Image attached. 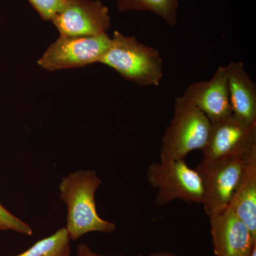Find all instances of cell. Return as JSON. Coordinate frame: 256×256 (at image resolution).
I'll return each mask as SVG.
<instances>
[{"mask_svg": "<svg viewBox=\"0 0 256 256\" xmlns=\"http://www.w3.org/2000/svg\"><path fill=\"white\" fill-rule=\"evenodd\" d=\"M102 181L95 171L78 170L70 173L60 184V198L68 208L66 229L70 240L90 232L110 233L116 224L102 220L96 210L95 195Z\"/></svg>", "mask_w": 256, "mask_h": 256, "instance_id": "1", "label": "cell"}, {"mask_svg": "<svg viewBox=\"0 0 256 256\" xmlns=\"http://www.w3.org/2000/svg\"><path fill=\"white\" fill-rule=\"evenodd\" d=\"M100 63L124 78L142 86H158L164 76L163 60L159 50L114 31L110 45Z\"/></svg>", "mask_w": 256, "mask_h": 256, "instance_id": "2", "label": "cell"}, {"mask_svg": "<svg viewBox=\"0 0 256 256\" xmlns=\"http://www.w3.org/2000/svg\"><path fill=\"white\" fill-rule=\"evenodd\" d=\"M210 128V120L202 111L182 96L176 98L174 117L162 139L160 161L184 160L192 151L202 150Z\"/></svg>", "mask_w": 256, "mask_h": 256, "instance_id": "3", "label": "cell"}, {"mask_svg": "<svg viewBox=\"0 0 256 256\" xmlns=\"http://www.w3.org/2000/svg\"><path fill=\"white\" fill-rule=\"evenodd\" d=\"M146 180L158 190L156 204L164 206L176 200L202 204L204 196L201 176L184 160H164L148 168Z\"/></svg>", "mask_w": 256, "mask_h": 256, "instance_id": "4", "label": "cell"}, {"mask_svg": "<svg viewBox=\"0 0 256 256\" xmlns=\"http://www.w3.org/2000/svg\"><path fill=\"white\" fill-rule=\"evenodd\" d=\"M256 153L246 156H234L214 161H202L197 165L204 188L202 204L208 218L228 206L234 192L247 163Z\"/></svg>", "mask_w": 256, "mask_h": 256, "instance_id": "5", "label": "cell"}, {"mask_svg": "<svg viewBox=\"0 0 256 256\" xmlns=\"http://www.w3.org/2000/svg\"><path fill=\"white\" fill-rule=\"evenodd\" d=\"M107 33L92 36L58 37L37 64L50 72L100 63L110 45Z\"/></svg>", "mask_w": 256, "mask_h": 256, "instance_id": "6", "label": "cell"}, {"mask_svg": "<svg viewBox=\"0 0 256 256\" xmlns=\"http://www.w3.org/2000/svg\"><path fill=\"white\" fill-rule=\"evenodd\" d=\"M202 151V161L205 162L252 156L256 153V124H247L233 114L212 122Z\"/></svg>", "mask_w": 256, "mask_h": 256, "instance_id": "7", "label": "cell"}, {"mask_svg": "<svg viewBox=\"0 0 256 256\" xmlns=\"http://www.w3.org/2000/svg\"><path fill=\"white\" fill-rule=\"evenodd\" d=\"M52 22L66 37L97 36L111 25L108 8L99 0H65Z\"/></svg>", "mask_w": 256, "mask_h": 256, "instance_id": "8", "label": "cell"}, {"mask_svg": "<svg viewBox=\"0 0 256 256\" xmlns=\"http://www.w3.org/2000/svg\"><path fill=\"white\" fill-rule=\"evenodd\" d=\"M210 220L216 256H250L256 245V238L228 206L212 216Z\"/></svg>", "mask_w": 256, "mask_h": 256, "instance_id": "9", "label": "cell"}, {"mask_svg": "<svg viewBox=\"0 0 256 256\" xmlns=\"http://www.w3.org/2000/svg\"><path fill=\"white\" fill-rule=\"evenodd\" d=\"M182 97L202 111L210 122L228 117L232 111L226 66L218 67L210 80L192 84L184 92Z\"/></svg>", "mask_w": 256, "mask_h": 256, "instance_id": "10", "label": "cell"}, {"mask_svg": "<svg viewBox=\"0 0 256 256\" xmlns=\"http://www.w3.org/2000/svg\"><path fill=\"white\" fill-rule=\"evenodd\" d=\"M232 114L249 124H256V85L242 62L226 66Z\"/></svg>", "mask_w": 256, "mask_h": 256, "instance_id": "11", "label": "cell"}, {"mask_svg": "<svg viewBox=\"0 0 256 256\" xmlns=\"http://www.w3.org/2000/svg\"><path fill=\"white\" fill-rule=\"evenodd\" d=\"M228 206L256 238V156L247 163Z\"/></svg>", "mask_w": 256, "mask_h": 256, "instance_id": "12", "label": "cell"}, {"mask_svg": "<svg viewBox=\"0 0 256 256\" xmlns=\"http://www.w3.org/2000/svg\"><path fill=\"white\" fill-rule=\"evenodd\" d=\"M178 0H118V10L120 12L144 11L154 13L172 26L178 22Z\"/></svg>", "mask_w": 256, "mask_h": 256, "instance_id": "13", "label": "cell"}, {"mask_svg": "<svg viewBox=\"0 0 256 256\" xmlns=\"http://www.w3.org/2000/svg\"><path fill=\"white\" fill-rule=\"evenodd\" d=\"M70 240L66 229L62 228L15 256H70Z\"/></svg>", "mask_w": 256, "mask_h": 256, "instance_id": "14", "label": "cell"}, {"mask_svg": "<svg viewBox=\"0 0 256 256\" xmlns=\"http://www.w3.org/2000/svg\"><path fill=\"white\" fill-rule=\"evenodd\" d=\"M12 230L18 234L32 236L33 230L28 224L10 213L0 204V230Z\"/></svg>", "mask_w": 256, "mask_h": 256, "instance_id": "15", "label": "cell"}, {"mask_svg": "<svg viewBox=\"0 0 256 256\" xmlns=\"http://www.w3.org/2000/svg\"><path fill=\"white\" fill-rule=\"evenodd\" d=\"M42 20L52 21L60 11L65 0H28Z\"/></svg>", "mask_w": 256, "mask_h": 256, "instance_id": "16", "label": "cell"}, {"mask_svg": "<svg viewBox=\"0 0 256 256\" xmlns=\"http://www.w3.org/2000/svg\"><path fill=\"white\" fill-rule=\"evenodd\" d=\"M76 256H101L96 254L92 252L90 248L86 244H79L77 248Z\"/></svg>", "mask_w": 256, "mask_h": 256, "instance_id": "17", "label": "cell"}, {"mask_svg": "<svg viewBox=\"0 0 256 256\" xmlns=\"http://www.w3.org/2000/svg\"><path fill=\"white\" fill-rule=\"evenodd\" d=\"M138 256H176L173 255V254H170V252H158V254H150V255H149V256L140 255Z\"/></svg>", "mask_w": 256, "mask_h": 256, "instance_id": "18", "label": "cell"}, {"mask_svg": "<svg viewBox=\"0 0 256 256\" xmlns=\"http://www.w3.org/2000/svg\"><path fill=\"white\" fill-rule=\"evenodd\" d=\"M249 256H256V245L254 246V248L252 249V252Z\"/></svg>", "mask_w": 256, "mask_h": 256, "instance_id": "19", "label": "cell"}]
</instances>
